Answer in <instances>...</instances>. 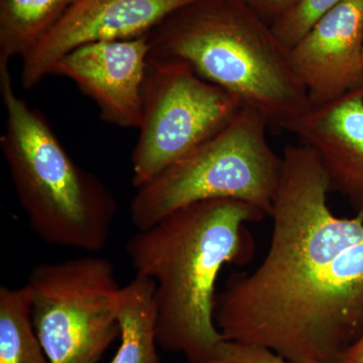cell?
Returning <instances> with one entry per match:
<instances>
[{"label": "cell", "mask_w": 363, "mask_h": 363, "mask_svg": "<svg viewBox=\"0 0 363 363\" xmlns=\"http://www.w3.org/2000/svg\"><path fill=\"white\" fill-rule=\"evenodd\" d=\"M214 363H289L271 351L224 341Z\"/></svg>", "instance_id": "16"}, {"label": "cell", "mask_w": 363, "mask_h": 363, "mask_svg": "<svg viewBox=\"0 0 363 363\" xmlns=\"http://www.w3.org/2000/svg\"><path fill=\"white\" fill-rule=\"evenodd\" d=\"M267 215L238 200H206L138 229L126 245L135 276L155 284L160 347L188 363H214L225 341L214 321L216 284L226 264L252 259L247 224Z\"/></svg>", "instance_id": "2"}, {"label": "cell", "mask_w": 363, "mask_h": 363, "mask_svg": "<svg viewBox=\"0 0 363 363\" xmlns=\"http://www.w3.org/2000/svg\"><path fill=\"white\" fill-rule=\"evenodd\" d=\"M0 91L6 111L0 147L30 229L47 245L104 250L116 218V198L74 162L45 116L16 95L9 67L0 68Z\"/></svg>", "instance_id": "4"}, {"label": "cell", "mask_w": 363, "mask_h": 363, "mask_svg": "<svg viewBox=\"0 0 363 363\" xmlns=\"http://www.w3.org/2000/svg\"><path fill=\"white\" fill-rule=\"evenodd\" d=\"M250 9L269 23L289 13L298 0H243Z\"/></svg>", "instance_id": "17"}, {"label": "cell", "mask_w": 363, "mask_h": 363, "mask_svg": "<svg viewBox=\"0 0 363 363\" xmlns=\"http://www.w3.org/2000/svg\"><path fill=\"white\" fill-rule=\"evenodd\" d=\"M310 106L363 87V0H343L289 49Z\"/></svg>", "instance_id": "10"}, {"label": "cell", "mask_w": 363, "mask_h": 363, "mask_svg": "<svg viewBox=\"0 0 363 363\" xmlns=\"http://www.w3.org/2000/svg\"><path fill=\"white\" fill-rule=\"evenodd\" d=\"M269 128L259 112L241 107L225 128L136 189L130 203L136 229L206 200H238L271 216L283 159L269 145Z\"/></svg>", "instance_id": "5"}, {"label": "cell", "mask_w": 363, "mask_h": 363, "mask_svg": "<svg viewBox=\"0 0 363 363\" xmlns=\"http://www.w3.org/2000/svg\"><path fill=\"white\" fill-rule=\"evenodd\" d=\"M33 321L50 363H99L117 337L121 286L104 257L85 255L33 267Z\"/></svg>", "instance_id": "6"}, {"label": "cell", "mask_w": 363, "mask_h": 363, "mask_svg": "<svg viewBox=\"0 0 363 363\" xmlns=\"http://www.w3.org/2000/svg\"><path fill=\"white\" fill-rule=\"evenodd\" d=\"M343 0H298L289 13L272 23V30L289 49L311 30L320 18Z\"/></svg>", "instance_id": "15"}, {"label": "cell", "mask_w": 363, "mask_h": 363, "mask_svg": "<svg viewBox=\"0 0 363 363\" xmlns=\"http://www.w3.org/2000/svg\"><path fill=\"white\" fill-rule=\"evenodd\" d=\"M266 257L217 294L214 321L226 341L289 363H337L363 334V211L336 216L316 152L284 150Z\"/></svg>", "instance_id": "1"}, {"label": "cell", "mask_w": 363, "mask_h": 363, "mask_svg": "<svg viewBox=\"0 0 363 363\" xmlns=\"http://www.w3.org/2000/svg\"><path fill=\"white\" fill-rule=\"evenodd\" d=\"M149 45L150 61L186 64L269 128L283 130L310 107L289 48L243 0H196L162 21Z\"/></svg>", "instance_id": "3"}, {"label": "cell", "mask_w": 363, "mask_h": 363, "mask_svg": "<svg viewBox=\"0 0 363 363\" xmlns=\"http://www.w3.org/2000/svg\"><path fill=\"white\" fill-rule=\"evenodd\" d=\"M311 147L329 179L331 190L363 211V87L307 111L284 125Z\"/></svg>", "instance_id": "11"}, {"label": "cell", "mask_w": 363, "mask_h": 363, "mask_svg": "<svg viewBox=\"0 0 363 363\" xmlns=\"http://www.w3.org/2000/svg\"><path fill=\"white\" fill-rule=\"evenodd\" d=\"M155 284L135 276L121 286L117 301L121 346L111 363H164L157 354Z\"/></svg>", "instance_id": "12"}, {"label": "cell", "mask_w": 363, "mask_h": 363, "mask_svg": "<svg viewBox=\"0 0 363 363\" xmlns=\"http://www.w3.org/2000/svg\"><path fill=\"white\" fill-rule=\"evenodd\" d=\"M75 0H0V68L23 60L58 25Z\"/></svg>", "instance_id": "13"}, {"label": "cell", "mask_w": 363, "mask_h": 363, "mask_svg": "<svg viewBox=\"0 0 363 363\" xmlns=\"http://www.w3.org/2000/svg\"><path fill=\"white\" fill-rule=\"evenodd\" d=\"M149 35L81 45L60 59L52 75L70 79L95 102L105 123L140 128Z\"/></svg>", "instance_id": "9"}, {"label": "cell", "mask_w": 363, "mask_h": 363, "mask_svg": "<svg viewBox=\"0 0 363 363\" xmlns=\"http://www.w3.org/2000/svg\"><path fill=\"white\" fill-rule=\"evenodd\" d=\"M0 363H50L33 325L28 284L0 286Z\"/></svg>", "instance_id": "14"}, {"label": "cell", "mask_w": 363, "mask_h": 363, "mask_svg": "<svg viewBox=\"0 0 363 363\" xmlns=\"http://www.w3.org/2000/svg\"><path fill=\"white\" fill-rule=\"evenodd\" d=\"M196 0H75L58 25L23 60L21 84L32 89L60 59L81 45L136 39Z\"/></svg>", "instance_id": "8"}, {"label": "cell", "mask_w": 363, "mask_h": 363, "mask_svg": "<svg viewBox=\"0 0 363 363\" xmlns=\"http://www.w3.org/2000/svg\"><path fill=\"white\" fill-rule=\"evenodd\" d=\"M337 363H363V334L341 355Z\"/></svg>", "instance_id": "18"}, {"label": "cell", "mask_w": 363, "mask_h": 363, "mask_svg": "<svg viewBox=\"0 0 363 363\" xmlns=\"http://www.w3.org/2000/svg\"><path fill=\"white\" fill-rule=\"evenodd\" d=\"M233 95L176 61L147 62L133 184L143 187L216 135L241 109Z\"/></svg>", "instance_id": "7"}]
</instances>
